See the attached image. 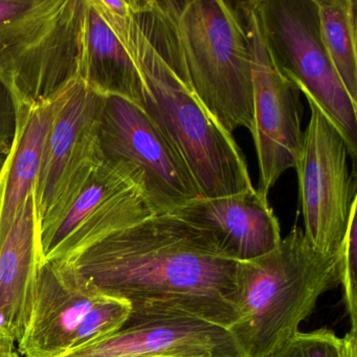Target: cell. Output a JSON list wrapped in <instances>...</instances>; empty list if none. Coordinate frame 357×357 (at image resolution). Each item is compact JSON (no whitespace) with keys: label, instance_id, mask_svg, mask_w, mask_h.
<instances>
[{"label":"cell","instance_id":"1","mask_svg":"<svg viewBox=\"0 0 357 357\" xmlns=\"http://www.w3.org/2000/svg\"><path fill=\"white\" fill-rule=\"evenodd\" d=\"M70 261L102 294L130 304L127 323L191 317L227 329L237 319L238 262L210 231L175 215L114 231Z\"/></svg>","mask_w":357,"mask_h":357},{"label":"cell","instance_id":"2","mask_svg":"<svg viewBox=\"0 0 357 357\" xmlns=\"http://www.w3.org/2000/svg\"><path fill=\"white\" fill-rule=\"evenodd\" d=\"M143 83V110L187 167L202 198L252 189L245 158L200 103L181 55L172 0H91Z\"/></svg>","mask_w":357,"mask_h":357},{"label":"cell","instance_id":"3","mask_svg":"<svg viewBox=\"0 0 357 357\" xmlns=\"http://www.w3.org/2000/svg\"><path fill=\"white\" fill-rule=\"evenodd\" d=\"M337 285V256L313 250L298 227L273 252L238 263L237 319L227 331L242 357H271Z\"/></svg>","mask_w":357,"mask_h":357},{"label":"cell","instance_id":"4","mask_svg":"<svg viewBox=\"0 0 357 357\" xmlns=\"http://www.w3.org/2000/svg\"><path fill=\"white\" fill-rule=\"evenodd\" d=\"M87 0H0V79L20 105L55 101L79 80Z\"/></svg>","mask_w":357,"mask_h":357},{"label":"cell","instance_id":"5","mask_svg":"<svg viewBox=\"0 0 357 357\" xmlns=\"http://www.w3.org/2000/svg\"><path fill=\"white\" fill-rule=\"evenodd\" d=\"M177 37L192 87L227 131H254L252 52L236 3L172 0Z\"/></svg>","mask_w":357,"mask_h":357},{"label":"cell","instance_id":"6","mask_svg":"<svg viewBox=\"0 0 357 357\" xmlns=\"http://www.w3.org/2000/svg\"><path fill=\"white\" fill-rule=\"evenodd\" d=\"M263 34L279 70L307 93L340 131L355 162L357 104L328 57L315 0H256Z\"/></svg>","mask_w":357,"mask_h":357},{"label":"cell","instance_id":"7","mask_svg":"<svg viewBox=\"0 0 357 357\" xmlns=\"http://www.w3.org/2000/svg\"><path fill=\"white\" fill-rule=\"evenodd\" d=\"M102 103L103 97L80 80L54 101L53 118L33 192L39 235L66 214L102 162Z\"/></svg>","mask_w":357,"mask_h":357},{"label":"cell","instance_id":"8","mask_svg":"<svg viewBox=\"0 0 357 357\" xmlns=\"http://www.w3.org/2000/svg\"><path fill=\"white\" fill-rule=\"evenodd\" d=\"M310 120L296 162L305 239L324 257L337 256L357 204L356 178L349 172V150L335 125L307 93Z\"/></svg>","mask_w":357,"mask_h":357},{"label":"cell","instance_id":"9","mask_svg":"<svg viewBox=\"0 0 357 357\" xmlns=\"http://www.w3.org/2000/svg\"><path fill=\"white\" fill-rule=\"evenodd\" d=\"M252 52L254 131L259 164L257 191L267 197L288 169H294L302 153L303 105L301 91L273 61L259 16L256 0L236 1Z\"/></svg>","mask_w":357,"mask_h":357},{"label":"cell","instance_id":"10","mask_svg":"<svg viewBox=\"0 0 357 357\" xmlns=\"http://www.w3.org/2000/svg\"><path fill=\"white\" fill-rule=\"evenodd\" d=\"M103 160L123 162L137 171L156 215L173 214L200 198L185 165L160 129L139 106L103 97L99 122Z\"/></svg>","mask_w":357,"mask_h":357},{"label":"cell","instance_id":"11","mask_svg":"<svg viewBox=\"0 0 357 357\" xmlns=\"http://www.w3.org/2000/svg\"><path fill=\"white\" fill-rule=\"evenodd\" d=\"M154 215L141 175L128 165L102 160L66 214L39 235L41 261L72 260L109 234Z\"/></svg>","mask_w":357,"mask_h":357},{"label":"cell","instance_id":"12","mask_svg":"<svg viewBox=\"0 0 357 357\" xmlns=\"http://www.w3.org/2000/svg\"><path fill=\"white\" fill-rule=\"evenodd\" d=\"M105 296L73 261L43 260L28 327L18 342L24 357H61L84 315Z\"/></svg>","mask_w":357,"mask_h":357},{"label":"cell","instance_id":"13","mask_svg":"<svg viewBox=\"0 0 357 357\" xmlns=\"http://www.w3.org/2000/svg\"><path fill=\"white\" fill-rule=\"evenodd\" d=\"M61 357H242L229 332L191 317L127 323L116 333Z\"/></svg>","mask_w":357,"mask_h":357},{"label":"cell","instance_id":"14","mask_svg":"<svg viewBox=\"0 0 357 357\" xmlns=\"http://www.w3.org/2000/svg\"><path fill=\"white\" fill-rule=\"evenodd\" d=\"M173 215L210 231L221 252L238 263L260 258L282 241L273 208L255 188L222 197L197 198Z\"/></svg>","mask_w":357,"mask_h":357},{"label":"cell","instance_id":"15","mask_svg":"<svg viewBox=\"0 0 357 357\" xmlns=\"http://www.w3.org/2000/svg\"><path fill=\"white\" fill-rule=\"evenodd\" d=\"M79 80L102 97H118L143 109V83L125 47L87 0Z\"/></svg>","mask_w":357,"mask_h":357},{"label":"cell","instance_id":"16","mask_svg":"<svg viewBox=\"0 0 357 357\" xmlns=\"http://www.w3.org/2000/svg\"><path fill=\"white\" fill-rule=\"evenodd\" d=\"M53 112L54 102L20 105L15 141L0 168V229L11 225L33 195Z\"/></svg>","mask_w":357,"mask_h":357},{"label":"cell","instance_id":"17","mask_svg":"<svg viewBox=\"0 0 357 357\" xmlns=\"http://www.w3.org/2000/svg\"><path fill=\"white\" fill-rule=\"evenodd\" d=\"M328 57L353 103L357 104V1L315 0Z\"/></svg>","mask_w":357,"mask_h":357},{"label":"cell","instance_id":"18","mask_svg":"<svg viewBox=\"0 0 357 357\" xmlns=\"http://www.w3.org/2000/svg\"><path fill=\"white\" fill-rule=\"evenodd\" d=\"M271 357H357V330L344 336L327 328L298 331Z\"/></svg>","mask_w":357,"mask_h":357},{"label":"cell","instance_id":"19","mask_svg":"<svg viewBox=\"0 0 357 357\" xmlns=\"http://www.w3.org/2000/svg\"><path fill=\"white\" fill-rule=\"evenodd\" d=\"M130 314L131 306L127 301L114 296H104L79 324L68 352L116 333L125 327Z\"/></svg>","mask_w":357,"mask_h":357},{"label":"cell","instance_id":"20","mask_svg":"<svg viewBox=\"0 0 357 357\" xmlns=\"http://www.w3.org/2000/svg\"><path fill=\"white\" fill-rule=\"evenodd\" d=\"M356 206L351 212L348 229L337 252L338 284L342 287L344 303L350 319L351 330H357V221Z\"/></svg>","mask_w":357,"mask_h":357},{"label":"cell","instance_id":"21","mask_svg":"<svg viewBox=\"0 0 357 357\" xmlns=\"http://www.w3.org/2000/svg\"><path fill=\"white\" fill-rule=\"evenodd\" d=\"M20 105L13 91L0 79V168L5 164L15 141Z\"/></svg>","mask_w":357,"mask_h":357},{"label":"cell","instance_id":"22","mask_svg":"<svg viewBox=\"0 0 357 357\" xmlns=\"http://www.w3.org/2000/svg\"><path fill=\"white\" fill-rule=\"evenodd\" d=\"M14 349V342L12 338L0 328V351H11Z\"/></svg>","mask_w":357,"mask_h":357},{"label":"cell","instance_id":"23","mask_svg":"<svg viewBox=\"0 0 357 357\" xmlns=\"http://www.w3.org/2000/svg\"><path fill=\"white\" fill-rule=\"evenodd\" d=\"M0 357H20L17 351H0Z\"/></svg>","mask_w":357,"mask_h":357}]
</instances>
